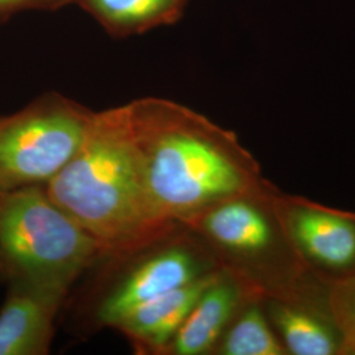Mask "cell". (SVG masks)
Returning a JSON list of instances; mask_svg holds the SVG:
<instances>
[{
	"mask_svg": "<svg viewBox=\"0 0 355 355\" xmlns=\"http://www.w3.org/2000/svg\"><path fill=\"white\" fill-rule=\"evenodd\" d=\"M142 183L154 221L183 223L266 178L236 133L173 103L128 105Z\"/></svg>",
	"mask_w": 355,
	"mask_h": 355,
	"instance_id": "obj_1",
	"label": "cell"
},
{
	"mask_svg": "<svg viewBox=\"0 0 355 355\" xmlns=\"http://www.w3.org/2000/svg\"><path fill=\"white\" fill-rule=\"evenodd\" d=\"M103 259L114 263V271L95 300L92 318L98 328L111 329L139 305L221 270L202 241L180 223Z\"/></svg>",
	"mask_w": 355,
	"mask_h": 355,
	"instance_id": "obj_5",
	"label": "cell"
},
{
	"mask_svg": "<svg viewBox=\"0 0 355 355\" xmlns=\"http://www.w3.org/2000/svg\"><path fill=\"white\" fill-rule=\"evenodd\" d=\"M267 318L288 355H343L341 333L328 300H262Z\"/></svg>",
	"mask_w": 355,
	"mask_h": 355,
	"instance_id": "obj_11",
	"label": "cell"
},
{
	"mask_svg": "<svg viewBox=\"0 0 355 355\" xmlns=\"http://www.w3.org/2000/svg\"><path fill=\"white\" fill-rule=\"evenodd\" d=\"M178 0H91L94 7L108 20L135 24L150 20L168 11Z\"/></svg>",
	"mask_w": 355,
	"mask_h": 355,
	"instance_id": "obj_14",
	"label": "cell"
},
{
	"mask_svg": "<svg viewBox=\"0 0 355 355\" xmlns=\"http://www.w3.org/2000/svg\"><path fill=\"white\" fill-rule=\"evenodd\" d=\"M218 272L139 305L121 318L114 329L127 338L137 354L165 355L167 346L190 315L204 288Z\"/></svg>",
	"mask_w": 355,
	"mask_h": 355,
	"instance_id": "obj_9",
	"label": "cell"
},
{
	"mask_svg": "<svg viewBox=\"0 0 355 355\" xmlns=\"http://www.w3.org/2000/svg\"><path fill=\"white\" fill-rule=\"evenodd\" d=\"M214 355H288L272 329L262 300H246L215 346Z\"/></svg>",
	"mask_w": 355,
	"mask_h": 355,
	"instance_id": "obj_12",
	"label": "cell"
},
{
	"mask_svg": "<svg viewBox=\"0 0 355 355\" xmlns=\"http://www.w3.org/2000/svg\"><path fill=\"white\" fill-rule=\"evenodd\" d=\"M45 190L101 243L104 257L170 227L158 225L149 211L128 105L95 114L83 144Z\"/></svg>",
	"mask_w": 355,
	"mask_h": 355,
	"instance_id": "obj_2",
	"label": "cell"
},
{
	"mask_svg": "<svg viewBox=\"0 0 355 355\" xmlns=\"http://www.w3.org/2000/svg\"><path fill=\"white\" fill-rule=\"evenodd\" d=\"M330 313L343 337V355H355V270L328 287Z\"/></svg>",
	"mask_w": 355,
	"mask_h": 355,
	"instance_id": "obj_13",
	"label": "cell"
},
{
	"mask_svg": "<svg viewBox=\"0 0 355 355\" xmlns=\"http://www.w3.org/2000/svg\"><path fill=\"white\" fill-rule=\"evenodd\" d=\"M277 187L261 186L184 220L218 267L259 300H328V286L295 250L274 205Z\"/></svg>",
	"mask_w": 355,
	"mask_h": 355,
	"instance_id": "obj_3",
	"label": "cell"
},
{
	"mask_svg": "<svg viewBox=\"0 0 355 355\" xmlns=\"http://www.w3.org/2000/svg\"><path fill=\"white\" fill-rule=\"evenodd\" d=\"M0 308V355L51 353L55 320L67 292L26 284H8Z\"/></svg>",
	"mask_w": 355,
	"mask_h": 355,
	"instance_id": "obj_8",
	"label": "cell"
},
{
	"mask_svg": "<svg viewBox=\"0 0 355 355\" xmlns=\"http://www.w3.org/2000/svg\"><path fill=\"white\" fill-rule=\"evenodd\" d=\"M274 205L282 227L311 272L329 287L355 270V212L277 189Z\"/></svg>",
	"mask_w": 355,
	"mask_h": 355,
	"instance_id": "obj_7",
	"label": "cell"
},
{
	"mask_svg": "<svg viewBox=\"0 0 355 355\" xmlns=\"http://www.w3.org/2000/svg\"><path fill=\"white\" fill-rule=\"evenodd\" d=\"M252 297L237 280L220 270L204 288L165 355L212 354L232 318Z\"/></svg>",
	"mask_w": 355,
	"mask_h": 355,
	"instance_id": "obj_10",
	"label": "cell"
},
{
	"mask_svg": "<svg viewBox=\"0 0 355 355\" xmlns=\"http://www.w3.org/2000/svg\"><path fill=\"white\" fill-rule=\"evenodd\" d=\"M94 117L62 99L0 116V190L46 184L78 152Z\"/></svg>",
	"mask_w": 355,
	"mask_h": 355,
	"instance_id": "obj_6",
	"label": "cell"
},
{
	"mask_svg": "<svg viewBox=\"0 0 355 355\" xmlns=\"http://www.w3.org/2000/svg\"><path fill=\"white\" fill-rule=\"evenodd\" d=\"M104 257L101 243L54 203L45 184L0 190V280L69 293Z\"/></svg>",
	"mask_w": 355,
	"mask_h": 355,
	"instance_id": "obj_4",
	"label": "cell"
},
{
	"mask_svg": "<svg viewBox=\"0 0 355 355\" xmlns=\"http://www.w3.org/2000/svg\"><path fill=\"white\" fill-rule=\"evenodd\" d=\"M28 0H0V8L4 7H10V6H15V4H20V3H26Z\"/></svg>",
	"mask_w": 355,
	"mask_h": 355,
	"instance_id": "obj_15",
	"label": "cell"
}]
</instances>
